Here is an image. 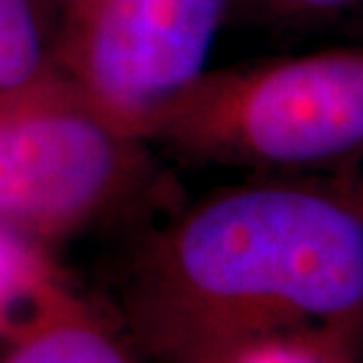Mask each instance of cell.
Listing matches in <instances>:
<instances>
[{
    "label": "cell",
    "instance_id": "5",
    "mask_svg": "<svg viewBox=\"0 0 363 363\" xmlns=\"http://www.w3.org/2000/svg\"><path fill=\"white\" fill-rule=\"evenodd\" d=\"M0 363H138L80 296L64 284L7 337Z\"/></svg>",
    "mask_w": 363,
    "mask_h": 363
},
{
    "label": "cell",
    "instance_id": "10",
    "mask_svg": "<svg viewBox=\"0 0 363 363\" xmlns=\"http://www.w3.org/2000/svg\"><path fill=\"white\" fill-rule=\"evenodd\" d=\"M340 185L345 188V192L350 195V199L354 204H357L361 211H363V169L359 174L354 176H347V179H337Z\"/></svg>",
    "mask_w": 363,
    "mask_h": 363
},
{
    "label": "cell",
    "instance_id": "7",
    "mask_svg": "<svg viewBox=\"0 0 363 363\" xmlns=\"http://www.w3.org/2000/svg\"><path fill=\"white\" fill-rule=\"evenodd\" d=\"M64 284L45 246L0 225V345Z\"/></svg>",
    "mask_w": 363,
    "mask_h": 363
},
{
    "label": "cell",
    "instance_id": "6",
    "mask_svg": "<svg viewBox=\"0 0 363 363\" xmlns=\"http://www.w3.org/2000/svg\"><path fill=\"white\" fill-rule=\"evenodd\" d=\"M59 71V0H0V96Z\"/></svg>",
    "mask_w": 363,
    "mask_h": 363
},
{
    "label": "cell",
    "instance_id": "8",
    "mask_svg": "<svg viewBox=\"0 0 363 363\" xmlns=\"http://www.w3.org/2000/svg\"><path fill=\"white\" fill-rule=\"evenodd\" d=\"M363 321L281 330L239 350L228 363H361Z\"/></svg>",
    "mask_w": 363,
    "mask_h": 363
},
{
    "label": "cell",
    "instance_id": "3",
    "mask_svg": "<svg viewBox=\"0 0 363 363\" xmlns=\"http://www.w3.org/2000/svg\"><path fill=\"white\" fill-rule=\"evenodd\" d=\"M155 148L64 73L0 96V225L48 249L162 185Z\"/></svg>",
    "mask_w": 363,
    "mask_h": 363
},
{
    "label": "cell",
    "instance_id": "2",
    "mask_svg": "<svg viewBox=\"0 0 363 363\" xmlns=\"http://www.w3.org/2000/svg\"><path fill=\"white\" fill-rule=\"evenodd\" d=\"M138 134L192 164L354 176L363 169V43L204 68Z\"/></svg>",
    "mask_w": 363,
    "mask_h": 363
},
{
    "label": "cell",
    "instance_id": "1",
    "mask_svg": "<svg viewBox=\"0 0 363 363\" xmlns=\"http://www.w3.org/2000/svg\"><path fill=\"white\" fill-rule=\"evenodd\" d=\"M122 312L150 363H228L281 330L363 321V211L321 176L216 190L145 239Z\"/></svg>",
    "mask_w": 363,
    "mask_h": 363
},
{
    "label": "cell",
    "instance_id": "9",
    "mask_svg": "<svg viewBox=\"0 0 363 363\" xmlns=\"http://www.w3.org/2000/svg\"><path fill=\"white\" fill-rule=\"evenodd\" d=\"M233 21L298 33L342 30L363 38V0H230Z\"/></svg>",
    "mask_w": 363,
    "mask_h": 363
},
{
    "label": "cell",
    "instance_id": "4",
    "mask_svg": "<svg viewBox=\"0 0 363 363\" xmlns=\"http://www.w3.org/2000/svg\"><path fill=\"white\" fill-rule=\"evenodd\" d=\"M228 24L230 0H59V71L138 134Z\"/></svg>",
    "mask_w": 363,
    "mask_h": 363
}]
</instances>
